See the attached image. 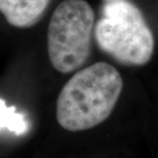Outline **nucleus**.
Returning <instances> with one entry per match:
<instances>
[{
  "label": "nucleus",
  "instance_id": "1",
  "mask_svg": "<svg viewBox=\"0 0 158 158\" xmlns=\"http://www.w3.org/2000/svg\"><path fill=\"white\" fill-rule=\"evenodd\" d=\"M122 88L121 75L106 62L78 71L60 91L56 109L59 124L69 131L101 124L112 113Z\"/></svg>",
  "mask_w": 158,
  "mask_h": 158
},
{
  "label": "nucleus",
  "instance_id": "2",
  "mask_svg": "<svg viewBox=\"0 0 158 158\" xmlns=\"http://www.w3.org/2000/svg\"><path fill=\"white\" fill-rule=\"evenodd\" d=\"M100 48L121 64L143 66L154 52V37L144 15L128 1H108L96 24Z\"/></svg>",
  "mask_w": 158,
  "mask_h": 158
},
{
  "label": "nucleus",
  "instance_id": "3",
  "mask_svg": "<svg viewBox=\"0 0 158 158\" xmlns=\"http://www.w3.org/2000/svg\"><path fill=\"white\" fill-rule=\"evenodd\" d=\"M94 14L84 0H64L56 6L47 29V52L52 67L71 73L90 53Z\"/></svg>",
  "mask_w": 158,
  "mask_h": 158
},
{
  "label": "nucleus",
  "instance_id": "4",
  "mask_svg": "<svg viewBox=\"0 0 158 158\" xmlns=\"http://www.w3.org/2000/svg\"><path fill=\"white\" fill-rule=\"evenodd\" d=\"M50 0H0L5 20L17 28H29L40 21Z\"/></svg>",
  "mask_w": 158,
  "mask_h": 158
},
{
  "label": "nucleus",
  "instance_id": "5",
  "mask_svg": "<svg viewBox=\"0 0 158 158\" xmlns=\"http://www.w3.org/2000/svg\"><path fill=\"white\" fill-rule=\"evenodd\" d=\"M1 123L2 126L10 131L21 132L27 128V122L20 113L15 112V107H7L1 99Z\"/></svg>",
  "mask_w": 158,
  "mask_h": 158
},
{
  "label": "nucleus",
  "instance_id": "6",
  "mask_svg": "<svg viewBox=\"0 0 158 158\" xmlns=\"http://www.w3.org/2000/svg\"><path fill=\"white\" fill-rule=\"evenodd\" d=\"M107 1H123V0H107Z\"/></svg>",
  "mask_w": 158,
  "mask_h": 158
}]
</instances>
